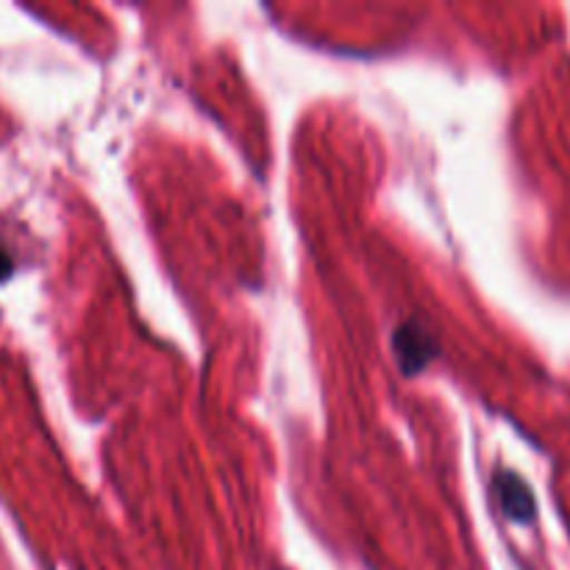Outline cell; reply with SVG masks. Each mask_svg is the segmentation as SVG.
Wrapping results in <instances>:
<instances>
[{"label":"cell","mask_w":570,"mask_h":570,"mask_svg":"<svg viewBox=\"0 0 570 570\" xmlns=\"http://www.w3.org/2000/svg\"><path fill=\"white\" fill-rule=\"evenodd\" d=\"M9 276H11V259L3 254V250H0V282Z\"/></svg>","instance_id":"3"},{"label":"cell","mask_w":570,"mask_h":570,"mask_svg":"<svg viewBox=\"0 0 570 570\" xmlns=\"http://www.w3.org/2000/svg\"><path fill=\"white\" fill-rule=\"evenodd\" d=\"M493 490L495 499H499L501 512H504L512 523L534 521V515H538V501H534V493L529 490V484L523 482V476H518L515 471H499L493 476Z\"/></svg>","instance_id":"1"},{"label":"cell","mask_w":570,"mask_h":570,"mask_svg":"<svg viewBox=\"0 0 570 570\" xmlns=\"http://www.w3.org/2000/svg\"><path fill=\"white\" fill-rule=\"evenodd\" d=\"M395 360H399L404 376H415V373L426 371L432 365V360L438 356V345L434 340L423 332L415 323H404V326L395 328Z\"/></svg>","instance_id":"2"}]
</instances>
